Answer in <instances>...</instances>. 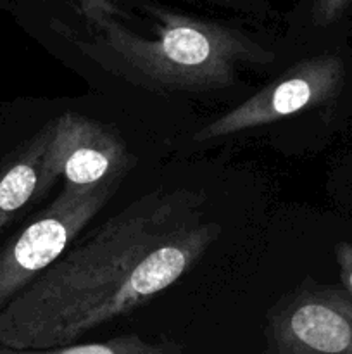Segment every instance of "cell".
I'll return each instance as SVG.
<instances>
[{
    "instance_id": "1",
    "label": "cell",
    "mask_w": 352,
    "mask_h": 354,
    "mask_svg": "<svg viewBox=\"0 0 352 354\" xmlns=\"http://www.w3.org/2000/svg\"><path fill=\"white\" fill-rule=\"evenodd\" d=\"M206 204L155 189L66 249L0 311V354H50L175 286L223 234Z\"/></svg>"
},
{
    "instance_id": "2",
    "label": "cell",
    "mask_w": 352,
    "mask_h": 354,
    "mask_svg": "<svg viewBox=\"0 0 352 354\" xmlns=\"http://www.w3.org/2000/svg\"><path fill=\"white\" fill-rule=\"evenodd\" d=\"M83 33L59 19L52 30L99 68L159 95H204L226 90L245 68L276 59L254 35L176 12L147 0H78Z\"/></svg>"
},
{
    "instance_id": "3",
    "label": "cell",
    "mask_w": 352,
    "mask_h": 354,
    "mask_svg": "<svg viewBox=\"0 0 352 354\" xmlns=\"http://www.w3.org/2000/svg\"><path fill=\"white\" fill-rule=\"evenodd\" d=\"M119 187L121 182L85 189L64 185L50 206L7 242L0 251V311L61 258Z\"/></svg>"
},
{
    "instance_id": "4",
    "label": "cell",
    "mask_w": 352,
    "mask_h": 354,
    "mask_svg": "<svg viewBox=\"0 0 352 354\" xmlns=\"http://www.w3.org/2000/svg\"><path fill=\"white\" fill-rule=\"evenodd\" d=\"M137 158L109 124L76 113L54 118V135L45 151L38 196L43 197L59 176L75 189L123 182Z\"/></svg>"
},
{
    "instance_id": "5",
    "label": "cell",
    "mask_w": 352,
    "mask_h": 354,
    "mask_svg": "<svg viewBox=\"0 0 352 354\" xmlns=\"http://www.w3.org/2000/svg\"><path fill=\"white\" fill-rule=\"evenodd\" d=\"M264 334L271 354H352V296L302 283L268 311Z\"/></svg>"
},
{
    "instance_id": "6",
    "label": "cell",
    "mask_w": 352,
    "mask_h": 354,
    "mask_svg": "<svg viewBox=\"0 0 352 354\" xmlns=\"http://www.w3.org/2000/svg\"><path fill=\"white\" fill-rule=\"evenodd\" d=\"M342 75V62L333 55L304 59L247 100L200 128L193 135V140L207 142L230 137L317 106L337 93Z\"/></svg>"
},
{
    "instance_id": "7",
    "label": "cell",
    "mask_w": 352,
    "mask_h": 354,
    "mask_svg": "<svg viewBox=\"0 0 352 354\" xmlns=\"http://www.w3.org/2000/svg\"><path fill=\"white\" fill-rule=\"evenodd\" d=\"M54 135V120L0 161V232L30 203L40 199L41 165Z\"/></svg>"
},
{
    "instance_id": "8",
    "label": "cell",
    "mask_w": 352,
    "mask_h": 354,
    "mask_svg": "<svg viewBox=\"0 0 352 354\" xmlns=\"http://www.w3.org/2000/svg\"><path fill=\"white\" fill-rule=\"evenodd\" d=\"M183 346L176 341H147L138 334H123L107 341L72 342L55 348L50 354H179Z\"/></svg>"
},
{
    "instance_id": "9",
    "label": "cell",
    "mask_w": 352,
    "mask_h": 354,
    "mask_svg": "<svg viewBox=\"0 0 352 354\" xmlns=\"http://www.w3.org/2000/svg\"><path fill=\"white\" fill-rule=\"evenodd\" d=\"M351 0H309V9L316 24H330L342 16Z\"/></svg>"
},
{
    "instance_id": "10",
    "label": "cell",
    "mask_w": 352,
    "mask_h": 354,
    "mask_svg": "<svg viewBox=\"0 0 352 354\" xmlns=\"http://www.w3.org/2000/svg\"><path fill=\"white\" fill-rule=\"evenodd\" d=\"M338 261L344 268V280L347 286V292L352 296V248L349 245H340L338 248Z\"/></svg>"
},
{
    "instance_id": "11",
    "label": "cell",
    "mask_w": 352,
    "mask_h": 354,
    "mask_svg": "<svg viewBox=\"0 0 352 354\" xmlns=\"http://www.w3.org/2000/svg\"><path fill=\"white\" fill-rule=\"evenodd\" d=\"M211 2H217V3H226V6H233V3H238L240 0H211Z\"/></svg>"
}]
</instances>
